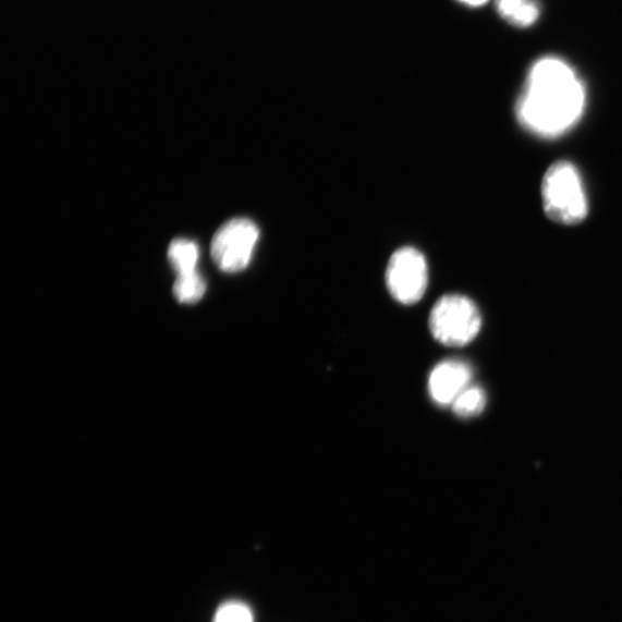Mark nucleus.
Here are the masks:
<instances>
[{
    "label": "nucleus",
    "instance_id": "obj_6",
    "mask_svg": "<svg viewBox=\"0 0 622 622\" xmlns=\"http://www.w3.org/2000/svg\"><path fill=\"white\" fill-rule=\"evenodd\" d=\"M472 367L463 359H447L438 364L428 379V391L434 403L452 406L455 399L472 386Z\"/></svg>",
    "mask_w": 622,
    "mask_h": 622
},
{
    "label": "nucleus",
    "instance_id": "obj_4",
    "mask_svg": "<svg viewBox=\"0 0 622 622\" xmlns=\"http://www.w3.org/2000/svg\"><path fill=\"white\" fill-rule=\"evenodd\" d=\"M259 230L248 218H234L220 228L212 239L211 256L224 272L245 270L252 260Z\"/></svg>",
    "mask_w": 622,
    "mask_h": 622
},
{
    "label": "nucleus",
    "instance_id": "obj_12",
    "mask_svg": "<svg viewBox=\"0 0 622 622\" xmlns=\"http://www.w3.org/2000/svg\"><path fill=\"white\" fill-rule=\"evenodd\" d=\"M458 2L472 8H479L486 5L489 2V0H458Z\"/></svg>",
    "mask_w": 622,
    "mask_h": 622
},
{
    "label": "nucleus",
    "instance_id": "obj_5",
    "mask_svg": "<svg viewBox=\"0 0 622 622\" xmlns=\"http://www.w3.org/2000/svg\"><path fill=\"white\" fill-rule=\"evenodd\" d=\"M429 283L427 259L413 247L398 249L387 269V286L392 297L403 305H414L426 294Z\"/></svg>",
    "mask_w": 622,
    "mask_h": 622
},
{
    "label": "nucleus",
    "instance_id": "obj_9",
    "mask_svg": "<svg viewBox=\"0 0 622 622\" xmlns=\"http://www.w3.org/2000/svg\"><path fill=\"white\" fill-rule=\"evenodd\" d=\"M206 282L197 271L176 277L173 293L182 304H195L204 297L206 293Z\"/></svg>",
    "mask_w": 622,
    "mask_h": 622
},
{
    "label": "nucleus",
    "instance_id": "obj_2",
    "mask_svg": "<svg viewBox=\"0 0 622 622\" xmlns=\"http://www.w3.org/2000/svg\"><path fill=\"white\" fill-rule=\"evenodd\" d=\"M541 196L547 216L558 224L575 225L588 215L584 182L578 170L566 160H561L547 171Z\"/></svg>",
    "mask_w": 622,
    "mask_h": 622
},
{
    "label": "nucleus",
    "instance_id": "obj_1",
    "mask_svg": "<svg viewBox=\"0 0 622 622\" xmlns=\"http://www.w3.org/2000/svg\"><path fill=\"white\" fill-rule=\"evenodd\" d=\"M586 100V87L574 69L565 60L548 56L532 66L517 100L516 115L528 132L556 137L578 122Z\"/></svg>",
    "mask_w": 622,
    "mask_h": 622
},
{
    "label": "nucleus",
    "instance_id": "obj_11",
    "mask_svg": "<svg viewBox=\"0 0 622 622\" xmlns=\"http://www.w3.org/2000/svg\"><path fill=\"white\" fill-rule=\"evenodd\" d=\"M212 622H255V618L244 601L228 600L216 610Z\"/></svg>",
    "mask_w": 622,
    "mask_h": 622
},
{
    "label": "nucleus",
    "instance_id": "obj_8",
    "mask_svg": "<svg viewBox=\"0 0 622 622\" xmlns=\"http://www.w3.org/2000/svg\"><path fill=\"white\" fill-rule=\"evenodd\" d=\"M169 260L176 275H185L196 271L199 251L193 241L176 239L170 245Z\"/></svg>",
    "mask_w": 622,
    "mask_h": 622
},
{
    "label": "nucleus",
    "instance_id": "obj_7",
    "mask_svg": "<svg viewBox=\"0 0 622 622\" xmlns=\"http://www.w3.org/2000/svg\"><path fill=\"white\" fill-rule=\"evenodd\" d=\"M497 11L509 24L528 28L537 23L540 8L536 0H497Z\"/></svg>",
    "mask_w": 622,
    "mask_h": 622
},
{
    "label": "nucleus",
    "instance_id": "obj_10",
    "mask_svg": "<svg viewBox=\"0 0 622 622\" xmlns=\"http://www.w3.org/2000/svg\"><path fill=\"white\" fill-rule=\"evenodd\" d=\"M487 406V394L484 389L471 386L461 393L452 404V411L461 418L479 415Z\"/></svg>",
    "mask_w": 622,
    "mask_h": 622
},
{
    "label": "nucleus",
    "instance_id": "obj_3",
    "mask_svg": "<svg viewBox=\"0 0 622 622\" xmlns=\"http://www.w3.org/2000/svg\"><path fill=\"white\" fill-rule=\"evenodd\" d=\"M481 327V316L474 301L460 294L440 297L432 307L429 328L441 345L463 347L472 343Z\"/></svg>",
    "mask_w": 622,
    "mask_h": 622
}]
</instances>
